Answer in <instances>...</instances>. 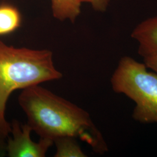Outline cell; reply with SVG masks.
<instances>
[{
  "label": "cell",
  "instance_id": "8fae6325",
  "mask_svg": "<svg viewBox=\"0 0 157 157\" xmlns=\"http://www.w3.org/2000/svg\"><path fill=\"white\" fill-rule=\"evenodd\" d=\"M144 58V63L147 68H150L157 75V54L146 56Z\"/></svg>",
  "mask_w": 157,
  "mask_h": 157
},
{
  "label": "cell",
  "instance_id": "8992f818",
  "mask_svg": "<svg viewBox=\"0 0 157 157\" xmlns=\"http://www.w3.org/2000/svg\"><path fill=\"white\" fill-rule=\"evenodd\" d=\"M21 24L22 16L16 6L8 4L0 6V36L13 33Z\"/></svg>",
  "mask_w": 157,
  "mask_h": 157
},
{
  "label": "cell",
  "instance_id": "30bf717a",
  "mask_svg": "<svg viewBox=\"0 0 157 157\" xmlns=\"http://www.w3.org/2000/svg\"><path fill=\"white\" fill-rule=\"evenodd\" d=\"M82 2L90 4L97 11L104 12L107 10L111 0H80Z\"/></svg>",
  "mask_w": 157,
  "mask_h": 157
},
{
  "label": "cell",
  "instance_id": "7c38bea8",
  "mask_svg": "<svg viewBox=\"0 0 157 157\" xmlns=\"http://www.w3.org/2000/svg\"><path fill=\"white\" fill-rule=\"evenodd\" d=\"M6 142L0 141V155L6 151Z\"/></svg>",
  "mask_w": 157,
  "mask_h": 157
},
{
  "label": "cell",
  "instance_id": "3957f363",
  "mask_svg": "<svg viewBox=\"0 0 157 157\" xmlns=\"http://www.w3.org/2000/svg\"><path fill=\"white\" fill-rule=\"evenodd\" d=\"M112 89L136 104L133 117L143 124H157V75L149 72L145 63L124 56L111 79Z\"/></svg>",
  "mask_w": 157,
  "mask_h": 157
},
{
  "label": "cell",
  "instance_id": "277c9868",
  "mask_svg": "<svg viewBox=\"0 0 157 157\" xmlns=\"http://www.w3.org/2000/svg\"><path fill=\"white\" fill-rule=\"evenodd\" d=\"M11 124L12 137L6 145V151L10 157H44L53 141L41 138L38 143L31 139L32 129L27 124L15 121Z\"/></svg>",
  "mask_w": 157,
  "mask_h": 157
},
{
  "label": "cell",
  "instance_id": "52a82bcc",
  "mask_svg": "<svg viewBox=\"0 0 157 157\" xmlns=\"http://www.w3.org/2000/svg\"><path fill=\"white\" fill-rule=\"evenodd\" d=\"M81 4L80 0H51L53 16L61 21L73 22L80 13Z\"/></svg>",
  "mask_w": 157,
  "mask_h": 157
},
{
  "label": "cell",
  "instance_id": "7a4b0ae2",
  "mask_svg": "<svg viewBox=\"0 0 157 157\" xmlns=\"http://www.w3.org/2000/svg\"><path fill=\"white\" fill-rule=\"evenodd\" d=\"M62 76L54 67L51 51L16 48L0 41V111L5 113L9 97L15 90Z\"/></svg>",
  "mask_w": 157,
  "mask_h": 157
},
{
  "label": "cell",
  "instance_id": "9c48e42d",
  "mask_svg": "<svg viewBox=\"0 0 157 157\" xmlns=\"http://www.w3.org/2000/svg\"><path fill=\"white\" fill-rule=\"evenodd\" d=\"M11 132V124L5 118V113L0 111V141L6 142Z\"/></svg>",
  "mask_w": 157,
  "mask_h": 157
},
{
  "label": "cell",
  "instance_id": "5b68a950",
  "mask_svg": "<svg viewBox=\"0 0 157 157\" xmlns=\"http://www.w3.org/2000/svg\"><path fill=\"white\" fill-rule=\"evenodd\" d=\"M131 36L139 43L138 52L141 56L157 54V16L139 24Z\"/></svg>",
  "mask_w": 157,
  "mask_h": 157
},
{
  "label": "cell",
  "instance_id": "ba28073f",
  "mask_svg": "<svg viewBox=\"0 0 157 157\" xmlns=\"http://www.w3.org/2000/svg\"><path fill=\"white\" fill-rule=\"evenodd\" d=\"M75 139L71 137H65L54 141V142L56 147V153L54 157H86Z\"/></svg>",
  "mask_w": 157,
  "mask_h": 157
},
{
  "label": "cell",
  "instance_id": "6da1fadb",
  "mask_svg": "<svg viewBox=\"0 0 157 157\" xmlns=\"http://www.w3.org/2000/svg\"><path fill=\"white\" fill-rule=\"evenodd\" d=\"M18 100L28 118V124L41 138L53 142L65 137L78 138L95 151L107 150L90 115L77 105L39 85L23 89Z\"/></svg>",
  "mask_w": 157,
  "mask_h": 157
}]
</instances>
